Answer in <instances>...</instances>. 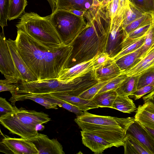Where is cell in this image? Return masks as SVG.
I'll return each mask as SVG.
<instances>
[{
	"label": "cell",
	"instance_id": "20",
	"mask_svg": "<svg viewBox=\"0 0 154 154\" xmlns=\"http://www.w3.org/2000/svg\"><path fill=\"white\" fill-rule=\"evenodd\" d=\"M154 68V46L134 67L124 74L127 76L138 75L147 70Z\"/></svg>",
	"mask_w": 154,
	"mask_h": 154
},
{
	"label": "cell",
	"instance_id": "48",
	"mask_svg": "<svg viewBox=\"0 0 154 154\" xmlns=\"http://www.w3.org/2000/svg\"><path fill=\"white\" fill-rule=\"evenodd\" d=\"M47 0L50 5L52 11V13H53L55 10V0Z\"/></svg>",
	"mask_w": 154,
	"mask_h": 154
},
{
	"label": "cell",
	"instance_id": "16",
	"mask_svg": "<svg viewBox=\"0 0 154 154\" xmlns=\"http://www.w3.org/2000/svg\"><path fill=\"white\" fill-rule=\"evenodd\" d=\"M94 71L96 78L99 82L110 81L122 74L115 61L112 58Z\"/></svg>",
	"mask_w": 154,
	"mask_h": 154
},
{
	"label": "cell",
	"instance_id": "1",
	"mask_svg": "<svg viewBox=\"0 0 154 154\" xmlns=\"http://www.w3.org/2000/svg\"><path fill=\"white\" fill-rule=\"evenodd\" d=\"M15 41L19 54L38 80L57 79L68 68L72 45L50 48L18 30Z\"/></svg>",
	"mask_w": 154,
	"mask_h": 154
},
{
	"label": "cell",
	"instance_id": "36",
	"mask_svg": "<svg viewBox=\"0 0 154 154\" xmlns=\"http://www.w3.org/2000/svg\"><path fill=\"white\" fill-rule=\"evenodd\" d=\"M29 99L44 106L47 109H57V105L47 99L42 95H31L25 97L23 100Z\"/></svg>",
	"mask_w": 154,
	"mask_h": 154
},
{
	"label": "cell",
	"instance_id": "50",
	"mask_svg": "<svg viewBox=\"0 0 154 154\" xmlns=\"http://www.w3.org/2000/svg\"><path fill=\"white\" fill-rule=\"evenodd\" d=\"M101 3L97 0H93L92 6L98 7L100 6Z\"/></svg>",
	"mask_w": 154,
	"mask_h": 154
},
{
	"label": "cell",
	"instance_id": "23",
	"mask_svg": "<svg viewBox=\"0 0 154 154\" xmlns=\"http://www.w3.org/2000/svg\"><path fill=\"white\" fill-rule=\"evenodd\" d=\"M147 11L130 1L129 6L125 10L122 24L124 28L126 26L142 17Z\"/></svg>",
	"mask_w": 154,
	"mask_h": 154
},
{
	"label": "cell",
	"instance_id": "41",
	"mask_svg": "<svg viewBox=\"0 0 154 154\" xmlns=\"http://www.w3.org/2000/svg\"><path fill=\"white\" fill-rule=\"evenodd\" d=\"M130 1V0H119L117 16L115 21L113 23L116 21L120 22L123 21V15L126 9L129 6Z\"/></svg>",
	"mask_w": 154,
	"mask_h": 154
},
{
	"label": "cell",
	"instance_id": "46",
	"mask_svg": "<svg viewBox=\"0 0 154 154\" xmlns=\"http://www.w3.org/2000/svg\"><path fill=\"white\" fill-rule=\"evenodd\" d=\"M144 102L150 101L154 104V90L147 95L142 97Z\"/></svg>",
	"mask_w": 154,
	"mask_h": 154
},
{
	"label": "cell",
	"instance_id": "8",
	"mask_svg": "<svg viewBox=\"0 0 154 154\" xmlns=\"http://www.w3.org/2000/svg\"><path fill=\"white\" fill-rule=\"evenodd\" d=\"M0 71L5 78L12 83L23 82L11 54L3 29L0 35Z\"/></svg>",
	"mask_w": 154,
	"mask_h": 154
},
{
	"label": "cell",
	"instance_id": "18",
	"mask_svg": "<svg viewBox=\"0 0 154 154\" xmlns=\"http://www.w3.org/2000/svg\"><path fill=\"white\" fill-rule=\"evenodd\" d=\"M134 117V120L140 124L154 125V104L150 101L144 102L138 106Z\"/></svg>",
	"mask_w": 154,
	"mask_h": 154
},
{
	"label": "cell",
	"instance_id": "40",
	"mask_svg": "<svg viewBox=\"0 0 154 154\" xmlns=\"http://www.w3.org/2000/svg\"><path fill=\"white\" fill-rule=\"evenodd\" d=\"M17 84L12 83L7 79L0 80V92L8 91L12 94L16 90Z\"/></svg>",
	"mask_w": 154,
	"mask_h": 154
},
{
	"label": "cell",
	"instance_id": "22",
	"mask_svg": "<svg viewBox=\"0 0 154 154\" xmlns=\"http://www.w3.org/2000/svg\"><path fill=\"white\" fill-rule=\"evenodd\" d=\"M125 154H152L138 140L130 134H126L123 145Z\"/></svg>",
	"mask_w": 154,
	"mask_h": 154
},
{
	"label": "cell",
	"instance_id": "11",
	"mask_svg": "<svg viewBox=\"0 0 154 154\" xmlns=\"http://www.w3.org/2000/svg\"><path fill=\"white\" fill-rule=\"evenodd\" d=\"M35 146L39 154H64L62 145L57 139H50L46 135L38 133L29 139Z\"/></svg>",
	"mask_w": 154,
	"mask_h": 154
},
{
	"label": "cell",
	"instance_id": "38",
	"mask_svg": "<svg viewBox=\"0 0 154 154\" xmlns=\"http://www.w3.org/2000/svg\"><path fill=\"white\" fill-rule=\"evenodd\" d=\"M154 90V86L147 85L137 89L129 96L136 100L140 99L145 95L149 93Z\"/></svg>",
	"mask_w": 154,
	"mask_h": 154
},
{
	"label": "cell",
	"instance_id": "14",
	"mask_svg": "<svg viewBox=\"0 0 154 154\" xmlns=\"http://www.w3.org/2000/svg\"><path fill=\"white\" fill-rule=\"evenodd\" d=\"M81 133L82 143L94 154H101L105 150L114 146L110 142L95 134L82 130Z\"/></svg>",
	"mask_w": 154,
	"mask_h": 154
},
{
	"label": "cell",
	"instance_id": "28",
	"mask_svg": "<svg viewBox=\"0 0 154 154\" xmlns=\"http://www.w3.org/2000/svg\"><path fill=\"white\" fill-rule=\"evenodd\" d=\"M27 5V0H11L8 20L17 18L25 12V8Z\"/></svg>",
	"mask_w": 154,
	"mask_h": 154
},
{
	"label": "cell",
	"instance_id": "3",
	"mask_svg": "<svg viewBox=\"0 0 154 154\" xmlns=\"http://www.w3.org/2000/svg\"><path fill=\"white\" fill-rule=\"evenodd\" d=\"M134 117L118 118L85 111L74 121L82 131L95 134L118 147L123 146L127 130Z\"/></svg>",
	"mask_w": 154,
	"mask_h": 154
},
{
	"label": "cell",
	"instance_id": "15",
	"mask_svg": "<svg viewBox=\"0 0 154 154\" xmlns=\"http://www.w3.org/2000/svg\"><path fill=\"white\" fill-rule=\"evenodd\" d=\"M126 134H130L133 136L152 154H154V140L139 123L134 120L128 127Z\"/></svg>",
	"mask_w": 154,
	"mask_h": 154
},
{
	"label": "cell",
	"instance_id": "26",
	"mask_svg": "<svg viewBox=\"0 0 154 154\" xmlns=\"http://www.w3.org/2000/svg\"><path fill=\"white\" fill-rule=\"evenodd\" d=\"M154 22V11H148L142 17L126 26L124 29L127 35L134 30Z\"/></svg>",
	"mask_w": 154,
	"mask_h": 154
},
{
	"label": "cell",
	"instance_id": "43",
	"mask_svg": "<svg viewBox=\"0 0 154 154\" xmlns=\"http://www.w3.org/2000/svg\"><path fill=\"white\" fill-rule=\"evenodd\" d=\"M119 0H113L111 5V24L115 20L117 16Z\"/></svg>",
	"mask_w": 154,
	"mask_h": 154
},
{
	"label": "cell",
	"instance_id": "19",
	"mask_svg": "<svg viewBox=\"0 0 154 154\" xmlns=\"http://www.w3.org/2000/svg\"><path fill=\"white\" fill-rule=\"evenodd\" d=\"M93 0H55V10L67 11H87L92 5Z\"/></svg>",
	"mask_w": 154,
	"mask_h": 154
},
{
	"label": "cell",
	"instance_id": "9",
	"mask_svg": "<svg viewBox=\"0 0 154 154\" xmlns=\"http://www.w3.org/2000/svg\"><path fill=\"white\" fill-rule=\"evenodd\" d=\"M122 23L111 24L107 35L105 52L112 58L122 50V45L127 35Z\"/></svg>",
	"mask_w": 154,
	"mask_h": 154
},
{
	"label": "cell",
	"instance_id": "30",
	"mask_svg": "<svg viewBox=\"0 0 154 154\" xmlns=\"http://www.w3.org/2000/svg\"><path fill=\"white\" fill-rule=\"evenodd\" d=\"M48 100L62 107L68 111L75 113L77 116L81 115L84 112L75 106L65 101L54 97L48 94L42 95Z\"/></svg>",
	"mask_w": 154,
	"mask_h": 154
},
{
	"label": "cell",
	"instance_id": "35",
	"mask_svg": "<svg viewBox=\"0 0 154 154\" xmlns=\"http://www.w3.org/2000/svg\"><path fill=\"white\" fill-rule=\"evenodd\" d=\"M111 80L99 82L96 85L82 93L78 96L85 99L91 100L104 86Z\"/></svg>",
	"mask_w": 154,
	"mask_h": 154
},
{
	"label": "cell",
	"instance_id": "44",
	"mask_svg": "<svg viewBox=\"0 0 154 154\" xmlns=\"http://www.w3.org/2000/svg\"><path fill=\"white\" fill-rule=\"evenodd\" d=\"M140 124L148 132L154 140V125L146 123Z\"/></svg>",
	"mask_w": 154,
	"mask_h": 154
},
{
	"label": "cell",
	"instance_id": "45",
	"mask_svg": "<svg viewBox=\"0 0 154 154\" xmlns=\"http://www.w3.org/2000/svg\"><path fill=\"white\" fill-rule=\"evenodd\" d=\"M145 8L146 11H154V0H145Z\"/></svg>",
	"mask_w": 154,
	"mask_h": 154
},
{
	"label": "cell",
	"instance_id": "10",
	"mask_svg": "<svg viewBox=\"0 0 154 154\" xmlns=\"http://www.w3.org/2000/svg\"><path fill=\"white\" fill-rule=\"evenodd\" d=\"M1 143L11 153L39 154L35 145L28 139L6 137Z\"/></svg>",
	"mask_w": 154,
	"mask_h": 154
},
{
	"label": "cell",
	"instance_id": "25",
	"mask_svg": "<svg viewBox=\"0 0 154 154\" xmlns=\"http://www.w3.org/2000/svg\"><path fill=\"white\" fill-rule=\"evenodd\" d=\"M124 113H131L137 108L133 100L129 96L117 95L112 108Z\"/></svg>",
	"mask_w": 154,
	"mask_h": 154
},
{
	"label": "cell",
	"instance_id": "2",
	"mask_svg": "<svg viewBox=\"0 0 154 154\" xmlns=\"http://www.w3.org/2000/svg\"><path fill=\"white\" fill-rule=\"evenodd\" d=\"M110 5L103 7L91 6L85 12L84 17L87 25L72 45L73 48L68 68L105 52L111 24Z\"/></svg>",
	"mask_w": 154,
	"mask_h": 154
},
{
	"label": "cell",
	"instance_id": "37",
	"mask_svg": "<svg viewBox=\"0 0 154 154\" xmlns=\"http://www.w3.org/2000/svg\"><path fill=\"white\" fill-rule=\"evenodd\" d=\"M127 76L125 74H122L112 79L104 86L97 94L110 90H116Z\"/></svg>",
	"mask_w": 154,
	"mask_h": 154
},
{
	"label": "cell",
	"instance_id": "13",
	"mask_svg": "<svg viewBox=\"0 0 154 154\" xmlns=\"http://www.w3.org/2000/svg\"><path fill=\"white\" fill-rule=\"evenodd\" d=\"M94 57L89 60L64 69L61 71L57 79L65 82H68L94 70Z\"/></svg>",
	"mask_w": 154,
	"mask_h": 154
},
{
	"label": "cell",
	"instance_id": "7",
	"mask_svg": "<svg viewBox=\"0 0 154 154\" xmlns=\"http://www.w3.org/2000/svg\"><path fill=\"white\" fill-rule=\"evenodd\" d=\"M49 17L65 45H72L87 25L84 17L77 16L69 11L55 10Z\"/></svg>",
	"mask_w": 154,
	"mask_h": 154
},
{
	"label": "cell",
	"instance_id": "32",
	"mask_svg": "<svg viewBox=\"0 0 154 154\" xmlns=\"http://www.w3.org/2000/svg\"><path fill=\"white\" fill-rule=\"evenodd\" d=\"M154 46V22L145 37L143 45L140 48V57L142 59Z\"/></svg>",
	"mask_w": 154,
	"mask_h": 154
},
{
	"label": "cell",
	"instance_id": "51",
	"mask_svg": "<svg viewBox=\"0 0 154 154\" xmlns=\"http://www.w3.org/2000/svg\"><path fill=\"white\" fill-rule=\"evenodd\" d=\"M100 3H101L103 0H97Z\"/></svg>",
	"mask_w": 154,
	"mask_h": 154
},
{
	"label": "cell",
	"instance_id": "39",
	"mask_svg": "<svg viewBox=\"0 0 154 154\" xmlns=\"http://www.w3.org/2000/svg\"><path fill=\"white\" fill-rule=\"evenodd\" d=\"M111 58L105 52L101 53L95 56L93 61L94 70L96 69L105 64Z\"/></svg>",
	"mask_w": 154,
	"mask_h": 154
},
{
	"label": "cell",
	"instance_id": "17",
	"mask_svg": "<svg viewBox=\"0 0 154 154\" xmlns=\"http://www.w3.org/2000/svg\"><path fill=\"white\" fill-rule=\"evenodd\" d=\"M48 94L54 97L75 106L84 112L90 109L99 107L92 100L85 99L78 96L71 95L59 93Z\"/></svg>",
	"mask_w": 154,
	"mask_h": 154
},
{
	"label": "cell",
	"instance_id": "49",
	"mask_svg": "<svg viewBox=\"0 0 154 154\" xmlns=\"http://www.w3.org/2000/svg\"><path fill=\"white\" fill-rule=\"evenodd\" d=\"M113 0H103L101 3L100 6L102 7H104L111 3Z\"/></svg>",
	"mask_w": 154,
	"mask_h": 154
},
{
	"label": "cell",
	"instance_id": "33",
	"mask_svg": "<svg viewBox=\"0 0 154 154\" xmlns=\"http://www.w3.org/2000/svg\"><path fill=\"white\" fill-rule=\"evenodd\" d=\"M145 36L139 39L136 41L127 45L122 50L112 59L116 60L121 57L132 52L140 48L143 45L145 39Z\"/></svg>",
	"mask_w": 154,
	"mask_h": 154
},
{
	"label": "cell",
	"instance_id": "24",
	"mask_svg": "<svg viewBox=\"0 0 154 154\" xmlns=\"http://www.w3.org/2000/svg\"><path fill=\"white\" fill-rule=\"evenodd\" d=\"M139 75L127 76L115 90L117 95L129 97L135 91Z\"/></svg>",
	"mask_w": 154,
	"mask_h": 154
},
{
	"label": "cell",
	"instance_id": "4",
	"mask_svg": "<svg viewBox=\"0 0 154 154\" xmlns=\"http://www.w3.org/2000/svg\"><path fill=\"white\" fill-rule=\"evenodd\" d=\"M51 119L43 112L18 108L14 106V110L0 117V123L11 133L21 138L29 139L38 134L39 124H45Z\"/></svg>",
	"mask_w": 154,
	"mask_h": 154
},
{
	"label": "cell",
	"instance_id": "12",
	"mask_svg": "<svg viewBox=\"0 0 154 154\" xmlns=\"http://www.w3.org/2000/svg\"><path fill=\"white\" fill-rule=\"evenodd\" d=\"M6 42L15 65L23 79V82L20 83L38 80L37 78L29 68L19 54L15 40L9 38L6 40Z\"/></svg>",
	"mask_w": 154,
	"mask_h": 154
},
{
	"label": "cell",
	"instance_id": "5",
	"mask_svg": "<svg viewBox=\"0 0 154 154\" xmlns=\"http://www.w3.org/2000/svg\"><path fill=\"white\" fill-rule=\"evenodd\" d=\"M16 26L17 30L47 47L60 48L65 45L51 22L49 15L43 17L33 12H24Z\"/></svg>",
	"mask_w": 154,
	"mask_h": 154
},
{
	"label": "cell",
	"instance_id": "27",
	"mask_svg": "<svg viewBox=\"0 0 154 154\" xmlns=\"http://www.w3.org/2000/svg\"><path fill=\"white\" fill-rule=\"evenodd\" d=\"M117 95L115 90H110L97 94L91 100L99 107H108L111 108Z\"/></svg>",
	"mask_w": 154,
	"mask_h": 154
},
{
	"label": "cell",
	"instance_id": "34",
	"mask_svg": "<svg viewBox=\"0 0 154 154\" xmlns=\"http://www.w3.org/2000/svg\"><path fill=\"white\" fill-rule=\"evenodd\" d=\"M11 0H0V25L2 29L8 26L7 20Z\"/></svg>",
	"mask_w": 154,
	"mask_h": 154
},
{
	"label": "cell",
	"instance_id": "6",
	"mask_svg": "<svg viewBox=\"0 0 154 154\" xmlns=\"http://www.w3.org/2000/svg\"><path fill=\"white\" fill-rule=\"evenodd\" d=\"M17 84V87L11 94L12 97L10 100L14 106L16 101H23L25 97L33 94L43 95L59 93L75 95L78 91L79 86L76 80L65 82L57 79Z\"/></svg>",
	"mask_w": 154,
	"mask_h": 154
},
{
	"label": "cell",
	"instance_id": "21",
	"mask_svg": "<svg viewBox=\"0 0 154 154\" xmlns=\"http://www.w3.org/2000/svg\"><path fill=\"white\" fill-rule=\"evenodd\" d=\"M140 48L121 57L115 61L122 74H124L133 68L141 60Z\"/></svg>",
	"mask_w": 154,
	"mask_h": 154
},
{
	"label": "cell",
	"instance_id": "47",
	"mask_svg": "<svg viewBox=\"0 0 154 154\" xmlns=\"http://www.w3.org/2000/svg\"><path fill=\"white\" fill-rule=\"evenodd\" d=\"M69 11L74 14L81 17H83L85 12L86 11L78 10H72Z\"/></svg>",
	"mask_w": 154,
	"mask_h": 154
},
{
	"label": "cell",
	"instance_id": "29",
	"mask_svg": "<svg viewBox=\"0 0 154 154\" xmlns=\"http://www.w3.org/2000/svg\"><path fill=\"white\" fill-rule=\"evenodd\" d=\"M152 24L138 28L128 34L122 43V49L145 36Z\"/></svg>",
	"mask_w": 154,
	"mask_h": 154
},
{
	"label": "cell",
	"instance_id": "52",
	"mask_svg": "<svg viewBox=\"0 0 154 154\" xmlns=\"http://www.w3.org/2000/svg\"></svg>",
	"mask_w": 154,
	"mask_h": 154
},
{
	"label": "cell",
	"instance_id": "42",
	"mask_svg": "<svg viewBox=\"0 0 154 154\" xmlns=\"http://www.w3.org/2000/svg\"><path fill=\"white\" fill-rule=\"evenodd\" d=\"M14 110L13 106L5 98L0 97V113L1 116L12 112Z\"/></svg>",
	"mask_w": 154,
	"mask_h": 154
},
{
	"label": "cell",
	"instance_id": "31",
	"mask_svg": "<svg viewBox=\"0 0 154 154\" xmlns=\"http://www.w3.org/2000/svg\"><path fill=\"white\" fill-rule=\"evenodd\" d=\"M147 85L154 86V68L148 69L139 75L137 89Z\"/></svg>",
	"mask_w": 154,
	"mask_h": 154
}]
</instances>
